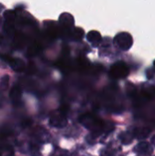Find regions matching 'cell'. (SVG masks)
I'll list each match as a JSON object with an SVG mask.
<instances>
[{
    "label": "cell",
    "mask_w": 155,
    "mask_h": 156,
    "mask_svg": "<svg viewBox=\"0 0 155 156\" xmlns=\"http://www.w3.org/2000/svg\"><path fill=\"white\" fill-rule=\"evenodd\" d=\"M87 40L91 44L92 47L97 48L102 42V37H101V35L99 31L91 30L87 34Z\"/></svg>",
    "instance_id": "obj_7"
},
{
    "label": "cell",
    "mask_w": 155,
    "mask_h": 156,
    "mask_svg": "<svg viewBox=\"0 0 155 156\" xmlns=\"http://www.w3.org/2000/svg\"><path fill=\"white\" fill-rule=\"evenodd\" d=\"M7 63H9L11 69L16 72H22L23 70H25L26 69V64L25 62L17 58H10L7 61Z\"/></svg>",
    "instance_id": "obj_8"
},
{
    "label": "cell",
    "mask_w": 155,
    "mask_h": 156,
    "mask_svg": "<svg viewBox=\"0 0 155 156\" xmlns=\"http://www.w3.org/2000/svg\"><path fill=\"white\" fill-rule=\"evenodd\" d=\"M79 122L84 127L92 132L94 137L100 135L105 128L103 122L100 118L90 113L82 115L79 118Z\"/></svg>",
    "instance_id": "obj_1"
},
{
    "label": "cell",
    "mask_w": 155,
    "mask_h": 156,
    "mask_svg": "<svg viewBox=\"0 0 155 156\" xmlns=\"http://www.w3.org/2000/svg\"><path fill=\"white\" fill-rule=\"evenodd\" d=\"M21 89L18 86H15L11 89L10 93H9V97L11 99V101H13L14 104H17L18 102H20L21 101Z\"/></svg>",
    "instance_id": "obj_10"
},
{
    "label": "cell",
    "mask_w": 155,
    "mask_h": 156,
    "mask_svg": "<svg viewBox=\"0 0 155 156\" xmlns=\"http://www.w3.org/2000/svg\"><path fill=\"white\" fill-rule=\"evenodd\" d=\"M151 133V130L149 128H135L133 130V137L139 139V140H143L146 139Z\"/></svg>",
    "instance_id": "obj_9"
},
{
    "label": "cell",
    "mask_w": 155,
    "mask_h": 156,
    "mask_svg": "<svg viewBox=\"0 0 155 156\" xmlns=\"http://www.w3.org/2000/svg\"><path fill=\"white\" fill-rule=\"evenodd\" d=\"M114 44L122 50L126 51L129 50L132 44H133V39L131 34L127 33V32H121L119 34H117L113 39Z\"/></svg>",
    "instance_id": "obj_2"
},
{
    "label": "cell",
    "mask_w": 155,
    "mask_h": 156,
    "mask_svg": "<svg viewBox=\"0 0 155 156\" xmlns=\"http://www.w3.org/2000/svg\"><path fill=\"white\" fill-rule=\"evenodd\" d=\"M120 140L123 144H130L133 141V134L130 132H123L120 134Z\"/></svg>",
    "instance_id": "obj_13"
},
{
    "label": "cell",
    "mask_w": 155,
    "mask_h": 156,
    "mask_svg": "<svg viewBox=\"0 0 155 156\" xmlns=\"http://www.w3.org/2000/svg\"><path fill=\"white\" fill-rule=\"evenodd\" d=\"M49 124L55 128H64L68 124V120L65 114L59 111L54 112L49 119Z\"/></svg>",
    "instance_id": "obj_5"
},
{
    "label": "cell",
    "mask_w": 155,
    "mask_h": 156,
    "mask_svg": "<svg viewBox=\"0 0 155 156\" xmlns=\"http://www.w3.org/2000/svg\"><path fill=\"white\" fill-rule=\"evenodd\" d=\"M38 50H39V46L37 43H33L32 45L29 46L28 50H27V54H28V56L33 57L38 53Z\"/></svg>",
    "instance_id": "obj_14"
},
{
    "label": "cell",
    "mask_w": 155,
    "mask_h": 156,
    "mask_svg": "<svg viewBox=\"0 0 155 156\" xmlns=\"http://www.w3.org/2000/svg\"><path fill=\"white\" fill-rule=\"evenodd\" d=\"M70 36L72 40L77 42L81 41L84 37V30L80 27H73L70 31Z\"/></svg>",
    "instance_id": "obj_11"
},
{
    "label": "cell",
    "mask_w": 155,
    "mask_h": 156,
    "mask_svg": "<svg viewBox=\"0 0 155 156\" xmlns=\"http://www.w3.org/2000/svg\"><path fill=\"white\" fill-rule=\"evenodd\" d=\"M64 156H65V155H64Z\"/></svg>",
    "instance_id": "obj_18"
},
{
    "label": "cell",
    "mask_w": 155,
    "mask_h": 156,
    "mask_svg": "<svg viewBox=\"0 0 155 156\" xmlns=\"http://www.w3.org/2000/svg\"><path fill=\"white\" fill-rule=\"evenodd\" d=\"M8 85H9V77L7 75H5L0 80V89L2 90H7Z\"/></svg>",
    "instance_id": "obj_15"
},
{
    "label": "cell",
    "mask_w": 155,
    "mask_h": 156,
    "mask_svg": "<svg viewBox=\"0 0 155 156\" xmlns=\"http://www.w3.org/2000/svg\"><path fill=\"white\" fill-rule=\"evenodd\" d=\"M58 23L60 26V28L63 31L70 32L72 28L74 27V17L69 13H62L58 17Z\"/></svg>",
    "instance_id": "obj_4"
},
{
    "label": "cell",
    "mask_w": 155,
    "mask_h": 156,
    "mask_svg": "<svg viewBox=\"0 0 155 156\" xmlns=\"http://www.w3.org/2000/svg\"><path fill=\"white\" fill-rule=\"evenodd\" d=\"M152 143H153V146H154V147H155V136H153V137L152 138Z\"/></svg>",
    "instance_id": "obj_17"
},
{
    "label": "cell",
    "mask_w": 155,
    "mask_h": 156,
    "mask_svg": "<svg viewBox=\"0 0 155 156\" xmlns=\"http://www.w3.org/2000/svg\"><path fill=\"white\" fill-rule=\"evenodd\" d=\"M134 152L136 154H138L139 155L142 156H148L151 155L153 154V147L151 146V144L147 142H142L140 144H138L135 148H134Z\"/></svg>",
    "instance_id": "obj_6"
},
{
    "label": "cell",
    "mask_w": 155,
    "mask_h": 156,
    "mask_svg": "<svg viewBox=\"0 0 155 156\" xmlns=\"http://www.w3.org/2000/svg\"><path fill=\"white\" fill-rule=\"evenodd\" d=\"M100 156H115V152L111 149H104L101 151Z\"/></svg>",
    "instance_id": "obj_16"
},
{
    "label": "cell",
    "mask_w": 155,
    "mask_h": 156,
    "mask_svg": "<svg viewBox=\"0 0 155 156\" xmlns=\"http://www.w3.org/2000/svg\"><path fill=\"white\" fill-rule=\"evenodd\" d=\"M4 24H14L16 22V13L13 10H5L4 12Z\"/></svg>",
    "instance_id": "obj_12"
},
{
    "label": "cell",
    "mask_w": 155,
    "mask_h": 156,
    "mask_svg": "<svg viewBox=\"0 0 155 156\" xmlns=\"http://www.w3.org/2000/svg\"><path fill=\"white\" fill-rule=\"evenodd\" d=\"M129 74V68L126 63L123 61H117L115 62L110 70V75L111 78L115 80H120V79H124L128 76Z\"/></svg>",
    "instance_id": "obj_3"
}]
</instances>
